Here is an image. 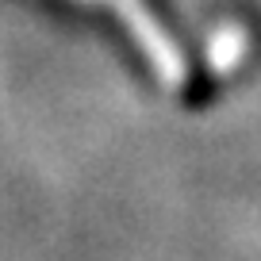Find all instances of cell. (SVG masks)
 I'll return each instance as SVG.
<instances>
[{"label": "cell", "mask_w": 261, "mask_h": 261, "mask_svg": "<svg viewBox=\"0 0 261 261\" xmlns=\"http://www.w3.org/2000/svg\"><path fill=\"white\" fill-rule=\"evenodd\" d=\"M104 4H112V8L127 19V27L135 31L139 46L146 50V54L154 58V65L162 69V77H177V50H173V42L162 35V23L142 8V0H104Z\"/></svg>", "instance_id": "cell-1"}]
</instances>
